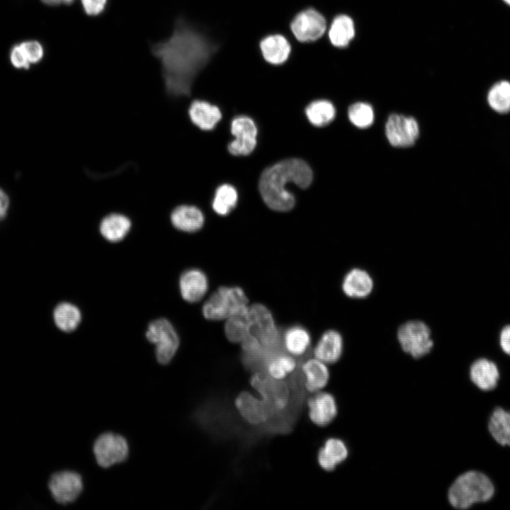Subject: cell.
<instances>
[{"instance_id": "d6a6232c", "label": "cell", "mask_w": 510, "mask_h": 510, "mask_svg": "<svg viewBox=\"0 0 510 510\" xmlns=\"http://www.w3.org/2000/svg\"><path fill=\"white\" fill-rule=\"evenodd\" d=\"M305 113L309 121L317 127H322L330 123L336 114L334 105L326 100L312 102L306 108Z\"/></svg>"}, {"instance_id": "8d00e7d4", "label": "cell", "mask_w": 510, "mask_h": 510, "mask_svg": "<svg viewBox=\"0 0 510 510\" xmlns=\"http://www.w3.org/2000/svg\"><path fill=\"white\" fill-rule=\"evenodd\" d=\"M9 61L11 65L18 69H29L30 64L28 62L20 43L13 45L8 53Z\"/></svg>"}, {"instance_id": "83f0119b", "label": "cell", "mask_w": 510, "mask_h": 510, "mask_svg": "<svg viewBox=\"0 0 510 510\" xmlns=\"http://www.w3.org/2000/svg\"><path fill=\"white\" fill-rule=\"evenodd\" d=\"M131 227V222L123 215L113 213L105 217L100 225L102 236L110 242H118L125 238Z\"/></svg>"}, {"instance_id": "ab89813d", "label": "cell", "mask_w": 510, "mask_h": 510, "mask_svg": "<svg viewBox=\"0 0 510 510\" xmlns=\"http://www.w3.org/2000/svg\"><path fill=\"white\" fill-rule=\"evenodd\" d=\"M9 205V200L4 191L0 189V220L4 219Z\"/></svg>"}, {"instance_id": "ac0fdd59", "label": "cell", "mask_w": 510, "mask_h": 510, "mask_svg": "<svg viewBox=\"0 0 510 510\" xmlns=\"http://www.w3.org/2000/svg\"><path fill=\"white\" fill-rule=\"evenodd\" d=\"M303 378V387L309 393L322 390L328 384L330 373L327 364L313 357L300 365Z\"/></svg>"}, {"instance_id": "7c38bea8", "label": "cell", "mask_w": 510, "mask_h": 510, "mask_svg": "<svg viewBox=\"0 0 510 510\" xmlns=\"http://www.w3.org/2000/svg\"><path fill=\"white\" fill-rule=\"evenodd\" d=\"M385 133L392 146L408 147L415 143L419 135V128L414 118L392 114L387 120Z\"/></svg>"}, {"instance_id": "f1b7e54d", "label": "cell", "mask_w": 510, "mask_h": 510, "mask_svg": "<svg viewBox=\"0 0 510 510\" xmlns=\"http://www.w3.org/2000/svg\"><path fill=\"white\" fill-rule=\"evenodd\" d=\"M249 306L226 319L225 333L232 343H241L250 333Z\"/></svg>"}, {"instance_id": "cb8c5ba5", "label": "cell", "mask_w": 510, "mask_h": 510, "mask_svg": "<svg viewBox=\"0 0 510 510\" xmlns=\"http://www.w3.org/2000/svg\"><path fill=\"white\" fill-rule=\"evenodd\" d=\"M310 334L300 325L288 327L282 337L283 350L295 358H300L305 355L310 349Z\"/></svg>"}, {"instance_id": "8992f818", "label": "cell", "mask_w": 510, "mask_h": 510, "mask_svg": "<svg viewBox=\"0 0 510 510\" xmlns=\"http://www.w3.org/2000/svg\"><path fill=\"white\" fill-rule=\"evenodd\" d=\"M251 322L250 333L266 351H281L282 341L271 311L261 304L249 307Z\"/></svg>"}, {"instance_id": "d4e9b609", "label": "cell", "mask_w": 510, "mask_h": 510, "mask_svg": "<svg viewBox=\"0 0 510 510\" xmlns=\"http://www.w3.org/2000/svg\"><path fill=\"white\" fill-rule=\"evenodd\" d=\"M487 430L497 443L510 447V410L495 407L488 418Z\"/></svg>"}, {"instance_id": "74e56055", "label": "cell", "mask_w": 510, "mask_h": 510, "mask_svg": "<svg viewBox=\"0 0 510 510\" xmlns=\"http://www.w3.org/2000/svg\"><path fill=\"white\" fill-rule=\"evenodd\" d=\"M84 13L91 17L103 14L107 9L108 0H80Z\"/></svg>"}, {"instance_id": "7a4b0ae2", "label": "cell", "mask_w": 510, "mask_h": 510, "mask_svg": "<svg viewBox=\"0 0 510 510\" xmlns=\"http://www.w3.org/2000/svg\"><path fill=\"white\" fill-rule=\"evenodd\" d=\"M312 171L309 165L300 159H288L266 169L261 174L259 188L260 194L271 209L285 212L295 205V197L288 190L292 183L306 188L312 183Z\"/></svg>"}, {"instance_id": "ffe728a7", "label": "cell", "mask_w": 510, "mask_h": 510, "mask_svg": "<svg viewBox=\"0 0 510 510\" xmlns=\"http://www.w3.org/2000/svg\"><path fill=\"white\" fill-rule=\"evenodd\" d=\"M182 298L188 302L200 300L208 289V280L203 271L198 268L185 271L179 279Z\"/></svg>"}, {"instance_id": "9a60e30c", "label": "cell", "mask_w": 510, "mask_h": 510, "mask_svg": "<svg viewBox=\"0 0 510 510\" xmlns=\"http://www.w3.org/2000/svg\"><path fill=\"white\" fill-rule=\"evenodd\" d=\"M307 406L310 420L319 427L329 425L338 414L334 396L323 390L312 393L307 400Z\"/></svg>"}, {"instance_id": "b9f144b4", "label": "cell", "mask_w": 510, "mask_h": 510, "mask_svg": "<svg viewBox=\"0 0 510 510\" xmlns=\"http://www.w3.org/2000/svg\"><path fill=\"white\" fill-rule=\"evenodd\" d=\"M506 6L510 7V0H502Z\"/></svg>"}, {"instance_id": "4dcf8cb0", "label": "cell", "mask_w": 510, "mask_h": 510, "mask_svg": "<svg viewBox=\"0 0 510 510\" xmlns=\"http://www.w3.org/2000/svg\"><path fill=\"white\" fill-rule=\"evenodd\" d=\"M355 35L354 25L352 19L346 15H339L332 21L329 38L332 44L336 47L346 46Z\"/></svg>"}, {"instance_id": "1f68e13d", "label": "cell", "mask_w": 510, "mask_h": 510, "mask_svg": "<svg viewBox=\"0 0 510 510\" xmlns=\"http://www.w3.org/2000/svg\"><path fill=\"white\" fill-rule=\"evenodd\" d=\"M53 318L56 326L63 332H71L76 329L81 321L78 307L69 302H62L55 309Z\"/></svg>"}, {"instance_id": "277c9868", "label": "cell", "mask_w": 510, "mask_h": 510, "mask_svg": "<svg viewBox=\"0 0 510 510\" xmlns=\"http://www.w3.org/2000/svg\"><path fill=\"white\" fill-rule=\"evenodd\" d=\"M244 291L237 286H222L214 292L203 306V314L209 320L227 319L248 307Z\"/></svg>"}, {"instance_id": "60d3db41", "label": "cell", "mask_w": 510, "mask_h": 510, "mask_svg": "<svg viewBox=\"0 0 510 510\" xmlns=\"http://www.w3.org/2000/svg\"><path fill=\"white\" fill-rule=\"evenodd\" d=\"M76 0H40V1L48 6H58L62 4L66 6L72 5Z\"/></svg>"}, {"instance_id": "3957f363", "label": "cell", "mask_w": 510, "mask_h": 510, "mask_svg": "<svg viewBox=\"0 0 510 510\" xmlns=\"http://www.w3.org/2000/svg\"><path fill=\"white\" fill-rule=\"evenodd\" d=\"M495 486L489 475L476 469L460 472L448 487L449 504L456 510H468L473 506L489 502L494 496Z\"/></svg>"}, {"instance_id": "e575fe53", "label": "cell", "mask_w": 510, "mask_h": 510, "mask_svg": "<svg viewBox=\"0 0 510 510\" xmlns=\"http://www.w3.org/2000/svg\"><path fill=\"white\" fill-rule=\"evenodd\" d=\"M350 121L359 128L370 126L374 120L373 108L366 103L358 102L351 105L348 111Z\"/></svg>"}, {"instance_id": "4316f807", "label": "cell", "mask_w": 510, "mask_h": 510, "mask_svg": "<svg viewBox=\"0 0 510 510\" xmlns=\"http://www.w3.org/2000/svg\"><path fill=\"white\" fill-rule=\"evenodd\" d=\"M188 113L191 121L203 130H212L222 118L217 106L200 100L192 102Z\"/></svg>"}, {"instance_id": "603a6c76", "label": "cell", "mask_w": 510, "mask_h": 510, "mask_svg": "<svg viewBox=\"0 0 510 510\" xmlns=\"http://www.w3.org/2000/svg\"><path fill=\"white\" fill-rule=\"evenodd\" d=\"M260 49L264 60L272 64H283L289 57L291 47L282 35H269L260 42Z\"/></svg>"}, {"instance_id": "52a82bcc", "label": "cell", "mask_w": 510, "mask_h": 510, "mask_svg": "<svg viewBox=\"0 0 510 510\" xmlns=\"http://www.w3.org/2000/svg\"><path fill=\"white\" fill-rule=\"evenodd\" d=\"M146 337L156 345L157 361L162 365L170 363L179 346L178 336L170 322L164 318L152 322L148 326Z\"/></svg>"}, {"instance_id": "7402d4cb", "label": "cell", "mask_w": 510, "mask_h": 510, "mask_svg": "<svg viewBox=\"0 0 510 510\" xmlns=\"http://www.w3.org/2000/svg\"><path fill=\"white\" fill-rule=\"evenodd\" d=\"M300 365L295 357L281 351L271 354L259 372H264L276 380H285L289 375L294 374Z\"/></svg>"}, {"instance_id": "9c48e42d", "label": "cell", "mask_w": 510, "mask_h": 510, "mask_svg": "<svg viewBox=\"0 0 510 510\" xmlns=\"http://www.w3.org/2000/svg\"><path fill=\"white\" fill-rule=\"evenodd\" d=\"M234 403L241 418L251 426L266 425L273 419L283 417L264 399L258 398L248 391L239 392Z\"/></svg>"}, {"instance_id": "8fae6325", "label": "cell", "mask_w": 510, "mask_h": 510, "mask_svg": "<svg viewBox=\"0 0 510 510\" xmlns=\"http://www.w3.org/2000/svg\"><path fill=\"white\" fill-rule=\"evenodd\" d=\"M290 29L298 41L312 42L320 38L324 33L327 22L319 11L310 8L299 12L294 17L290 23Z\"/></svg>"}, {"instance_id": "5bb4252c", "label": "cell", "mask_w": 510, "mask_h": 510, "mask_svg": "<svg viewBox=\"0 0 510 510\" xmlns=\"http://www.w3.org/2000/svg\"><path fill=\"white\" fill-rule=\"evenodd\" d=\"M231 132L235 139L228 144L229 152L234 156L251 154L256 145L257 128L252 119L238 116L231 124Z\"/></svg>"}, {"instance_id": "836d02e7", "label": "cell", "mask_w": 510, "mask_h": 510, "mask_svg": "<svg viewBox=\"0 0 510 510\" xmlns=\"http://www.w3.org/2000/svg\"><path fill=\"white\" fill-rule=\"evenodd\" d=\"M237 193L229 184H223L216 190L212 201L214 211L220 215H227L234 208L237 203Z\"/></svg>"}, {"instance_id": "484cf974", "label": "cell", "mask_w": 510, "mask_h": 510, "mask_svg": "<svg viewBox=\"0 0 510 510\" xmlns=\"http://www.w3.org/2000/svg\"><path fill=\"white\" fill-rule=\"evenodd\" d=\"M171 221L175 228L185 232H195L204 224V215L198 208L192 205H180L171 214Z\"/></svg>"}, {"instance_id": "4fadbf2b", "label": "cell", "mask_w": 510, "mask_h": 510, "mask_svg": "<svg viewBox=\"0 0 510 510\" xmlns=\"http://www.w3.org/2000/svg\"><path fill=\"white\" fill-rule=\"evenodd\" d=\"M48 487L57 502L62 504L72 503L82 492V478L79 474L73 471L57 472L51 476Z\"/></svg>"}, {"instance_id": "5b68a950", "label": "cell", "mask_w": 510, "mask_h": 510, "mask_svg": "<svg viewBox=\"0 0 510 510\" xmlns=\"http://www.w3.org/2000/svg\"><path fill=\"white\" fill-rule=\"evenodd\" d=\"M397 338L402 351L414 358L428 355L434 345L430 327L419 319L402 323L397 331Z\"/></svg>"}, {"instance_id": "e0dca14e", "label": "cell", "mask_w": 510, "mask_h": 510, "mask_svg": "<svg viewBox=\"0 0 510 510\" xmlns=\"http://www.w3.org/2000/svg\"><path fill=\"white\" fill-rule=\"evenodd\" d=\"M374 288L371 275L361 268H353L344 275L341 282L344 294L351 299L361 300L368 298Z\"/></svg>"}, {"instance_id": "6da1fadb", "label": "cell", "mask_w": 510, "mask_h": 510, "mask_svg": "<svg viewBox=\"0 0 510 510\" xmlns=\"http://www.w3.org/2000/svg\"><path fill=\"white\" fill-rule=\"evenodd\" d=\"M220 45L183 16L176 18L171 35L152 43L159 61L165 91L169 96H189L198 74L218 51Z\"/></svg>"}, {"instance_id": "d590c367", "label": "cell", "mask_w": 510, "mask_h": 510, "mask_svg": "<svg viewBox=\"0 0 510 510\" xmlns=\"http://www.w3.org/2000/svg\"><path fill=\"white\" fill-rule=\"evenodd\" d=\"M20 45L30 64H37L45 57V50L40 41L27 40L21 42Z\"/></svg>"}, {"instance_id": "f546056e", "label": "cell", "mask_w": 510, "mask_h": 510, "mask_svg": "<svg viewBox=\"0 0 510 510\" xmlns=\"http://www.w3.org/2000/svg\"><path fill=\"white\" fill-rule=\"evenodd\" d=\"M486 98L489 107L496 113H509L510 81L503 79L493 84L487 91Z\"/></svg>"}, {"instance_id": "44dd1931", "label": "cell", "mask_w": 510, "mask_h": 510, "mask_svg": "<svg viewBox=\"0 0 510 510\" xmlns=\"http://www.w3.org/2000/svg\"><path fill=\"white\" fill-rule=\"evenodd\" d=\"M348 449L345 442L335 437L328 438L317 452V463L319 467L332 472L346 460Z\"/></svg>"}, {"instance_id": "2e32d148", "label": "cell", "mask_w": 510, "mask_h": 510, "mask_svg": "<svg viewBox=\"0 0 510 510\" xmlns=\"http://www.w3.org/2000/svg\"><path fill=\"white\" fill-rule=\"evenodd\" d=\"M468 376L477 389L482 392H491L497 388L501 373L499 366L494 361L481 357L471 363Z\"/></svg>"}, {"instance_id": "ba28073f", "label": "cell", "mask_w": 510, "mask_h": 510, "mask_svg": "<svg viewBox=\"0 0 510 510\" xmlns=\"http://www.w3.org/2000/svg\"><path fill=\"white\" fill-rule=\"evenodd\" d=\"M251 385L276 412L283 416L290 403L289 385L285 380H276L264 372H254Z\"/></svg>"}, {"instance_id": "d6986e66", "label": "cell", "mask_w": 510, "mask_h": 510, "mask_svg": "<svg viewBox=\"0 0 510 510\" xmlns=\"http://www.w3.org/2000/svg\"><path fill=\"white\" fill-rule=\"evenodd\" d=\"M312 351L313 357L327 365L338 362L344 351V339L341 334L336 329L325 331Z\"/></svg>"}, {"instance_id": "30bf717a", "label": "cell", "mask_w": 510, "mask_h": 510, "mask_svg": "<svg viewBox=\"0 0 510 510\" xmlns=\"http://www.w3.org/2000/svg\"><path fill=\"white\" fill-rule=\"evenodd\" d=\"M93 452L98 465L107 468L123 462L128 456L129 446L123 436L105 433L96 438Z\"/></svg>"}, {"instance_id": "f35d334b", "label": "cell", "mask_w": 510, "mask_h": 510, "mask_svg": "<svg viewBox=\"0 0 510 510\" xmlns=\"http://www.w3.org/2000/svg\"><path fill=\"white\" fill-rule=\"evenodd\" d=\"M499 345L502 351L510 356V325L505 327L499 336Z\"/></svg>"}]
</instances>
